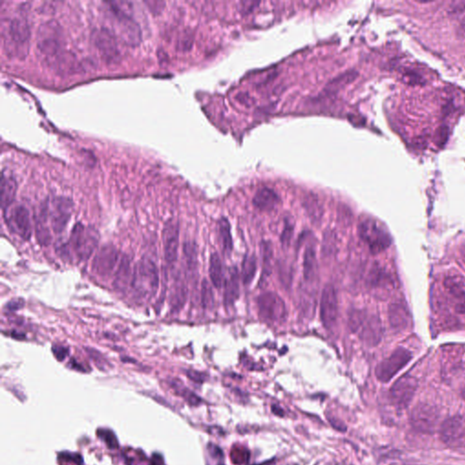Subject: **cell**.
Instances as JSON below:
<instances>
[{
  "mask_svg": "<svg viewBox=\"0 0 465 465\" xmlns=\"http://www.w3.org/2000/svg\"><path fill=\"white\" fill-rule=\"evenodd\" d=\"M351 332L368 346H376L382 338V325L380 318L362 309H351L348 315Z\"/></svg>",
  "mask_w": 465,
  "mask_h": 465,
  "instance_id": "6da1fadb",
  "label": "cell"
},
{
  "mask_svg": "<svg viewBox=\"0 0 465 465\" xmlns=\"http://www.w3.org/2000/svg\"><path fill=\"white\" fill-rule=\"evenodd\" d=\"M159 280V271L155 262L144 257L135 267L131 286L139 297L145 299L156 294Z\"/></svg>",
  "mask_w": 465,
  "mask_h": 465,
  "instance_id": "7a4b0ae2",
  "label": "cell"
},
{
  "mask_svg": "<svg viewBox=\"0 0 465 465\" xmlns=\"http://www.w3.org/2000/svg\"><path fill=\"white\" fill-rule=\"evenodd\" d=\"M111 12L117 22V28L123 40L128 46H137L142 40L141 28L131 14V3L123 1L108 2Z\"/></svg>",
  "mask_w": 465,
  "mask_h": 465,
  "instance_id": "3957f363",
  "label": "cell"
},
{
  "mask_svg": "<svg viewBox=\"0 0 465 465\" xmlns=\"http://www.w3.org/2000/svg\"><path fill=\"white\" fill-rule=\"evenodd\" d=\"M358 233L374 255L385 251L392 244V237L387 229L372 217H366L359 223Z\"/></svg>",
  "mask_w": 465,
  "mask_h": 465,
  "instance_id": "277c9868",
  "label": "cell"
},
{
  "mask_svg": "<svg viewBox=\"0 0 465 465\" xmlns=\"http://www.w3.org/2000/svg\"><path fill=\"white\" fill-rule=\"evenodd\" d=\"M37 44L40 54L50 65L65 53L61 30L55 22L45 23L39 28Z\"/></svg>",
  "mask_w": 465,
  "mask_h": 465,
  "instance_id": "5b68a950",
  "label": "cell"
},
{
  "mask_svg": "<svg viewBox=\"0 0 465 465\" xmlns=\"http://www.w3.org/2000/svg\"><path fill=\"white\" fill-rule=\"evenodd\" d=\"M99 232L94 227H85L78 223L71 231L69 238V249L72 250L78 261L89 259L99 242Z\"/></svg>",
  "mask_w": 465,
  "mask_h": 465,
  "instance_id": "8992f818",
  "label": "cell"
},
{
  "mask_svg": "<svg viewBox=\"0 0 465 465\" xmlns=\"http://www.w3.org/2000/svg\"><path fill=\"white\" fill-rule=\"evenodd\" d=\"M413 358V355L408 349L399 347L395 349L392 355L382 361L375 369L377 379L382 382H390L399 372L404 369Z\"/></svg>",
  "mask_w": 465,
  "mask_h": 465,
  "instance_id": "52a82bcc",
  "label": "cell"
},
{
  "mask_svg": "<svg viewBox=\"0 0 465 465\" xmlns=\"http://www.w3.org/2000/svg\"><path fill=\"white\" fill-rule=\"evenodd\" d=\"M259 316L270 323H280L286 318L287 310L283 300L274 292H266L257 298Z\"/></svg>",
  "mask_w": 465,
  "mask_h": 465,
  "instance_id": "ba28073f",
  "label": "cell"
},
{
  "mask_svg": "<svg viewBox=\"0 0 465 465\" xmlns=\"http://www.w3.org/2000/svg\"><path fill=\"white\" fill-rule=\"evenodd\" d=\"M417 387L418 381L416 377L405 374L399 378L389 392L393 405L400 410L406 409L412 403Z\"/></svg>",
  "mask_w": 465,
  "mask_h": 465,
  "instance_id": "9c48e42d",
  "label": "cell"
},
{
  "mask_svg": "<svg viewBox=\"0 0 465 465\" xmlns=\"http://www.w3.org/2000/svg\"><path fill=\"white\" fill-rule=\"evenodd\" d=\"M92 40L100 55L107 64H116L121 59L116 37L108 29H95L92 34Z\"/></svg>",
  "mask_w": 465,
  "mask_h": 465,
  "instance_id": "30bf717a",
  "label": "cell"
},
{
  "mask_svg": "<svg viewBox=\"0 0 465 465\" xmlns=\"http://www.w3.org/2000/svg\"><path fill=\"white\" fill-rule=\"evenodd\" d=\"M9 44L14 54L24 57L28 54L30 41V28L28 23L23 18H14L9 23L7 29Z\"/></svg>",
  "mask_w": 465,
  "mask_h": 465,
  "instance_id": "8fae6325",
  "label": "cell"
},
{
  "mask_svg": "<svg viewBox=\"0 0 465 465\" xmlns=\"http://www.w3.org/2000/svg\"><path fill=\"white\" fill-rule=\"evenodd\" d=\"M439 417L440 414L434 406L427 404H417L411 413V424L418 432L432 433L436 428Z\"/></svg>",
  "mask_w": 465,
  "mask_h": 465,
  "instance_id": "7c38bea8",
  "label": "cell"
},
{
  "mask_svg": "<svg viewBox=\"0 0 465 465\" xmlns=\"http://www.w3.org/2000/svg\"><path fill=\"white\" fill-rule=\"evenodd\" d=\"M441 440L450 448H465V422L460 416L443 421L440 429Z\"/></svg>",
  "mask_w": 465,
  "mask_h": 465,
  "instance_id": "4fadbf2b",
  "label": "cell"
},
{
  "mask_svg": "<svg viewBox=\"0 0 465 465\" xmlns=\"http://www.w3.org/2000/svg\"><path fill=\"white\" fill-rule=\"evenodd\" d=\"M73 212V201L65 196L55 197L48 207V216L51 221L52 230L55 233H60L67 227Z\"/></svg>",
  "mask_w": 465,
  "mask_h": 465,
  "instance_id": "5bb4252c",
  "label": "cell"
},
{
  "mask_svg": "<svg viewBox=\"0 0 465 465\" xmlns=\"http://www.w3.org/2000/svg\"><path fill=\"white\" fill-rule=\"evenodd\" d=\"M338 299L335 288L332 284H326L322 293L320 301V317L323 326L329 329L337 321Z\"/></svg>",
  "mask_w": 465,
  "mask_h": 465,
  "instance_id": "9a60e30c",
  "label": "cell"
},
{
  "mask_svg": "<svg viewBox=\"0 0 465 465\" xmlns=\"http://www.w3.org/2000/svg\"><path fill=\"white\" fill-rule=\"evenodd\" d=\"M119 254L114 245L106 244L103 246L93 262V271L100 277H108L116 268Z\"/></svg>",
  "mask_w": 465,
  "mask_h": 465,
  "instance_id": "2e32d148",
  "label": "cell"
},
{
  "mask_svg": "<svg viewBox=\"0 0 465 465\" xmlns=\"http://www.w3.org/2000/svg\"><path fill=\"white\" fill-rule=\"evenodd\" d=\"M162 237L165 259L167 264L173 265L178 259L179 247V227L178 223L167 222L164 227Z\"/></svg>",
  "mask_w": 465,
  "mask_h": 465,
  "instance_id": "e0dca14e",
  "label": "cell"
},
{
  "mask_svg": "<svg viewBox=\"0 0 465 465\" xmlns=\"http://www.w3.org/2000/svg\"><path fill=\"white\" fill-rule=\"evenodd\" d=\"M8 226L21 238L28 241L31 237L32 227L29 211L24 205H17L11 212L8 219Z\"/></svg>",
  "mask_w": 465,
  "mask_h": 465,
  "instance_id": "ac0fdd59",
  "label": "cell"
},
{
  "mask_svg": "<svg viewBox=\"0 0 465 465\" xmlns=\"http://www.w3.org/2000/svg\"><path fill=\"white\" fill-rule=\"evenodd\" d=\"M388 319L394 331L403 332L410 326L412 317L408 306L404 302L395 301L388 307Z\"/></svg>",
  "mask_w": 465,
  "mask_h": 465,
  "instance_id": "d6986e66",
  "label": "cell"
},
{
  "mask_svg": "<svg viewBox=\"0 0 465 465\" xmlns=\"http://www.w3.org/2000/svg\"><path fill=\"white\" fill-rule=\"evenodd\" d=\"M443 285L454 302L455 310L465 314V278L462 276H449L445 277Z\"/></svg>",
  "mask_w": 465,
  "mask_h": 465,
  "instance_id": "ffe728a7",
  "label": "cell"
},
{
  "mask_svg": "<svg viewBox=\"0 0 465 465\" xmlns=\"http://www.w3.org/2000/svg\"><path fill=\"white\" fill-rule=\"evenodd\" d=\"M280 202V197L275 190L268 187L258 189L253 198V205L261 211H271Z\"/></svg>",
  "mask_w": 465,
  "mask_h": 465,
  "instance_id": "44dd1931",
  "label": "cell"
},
{
  "mask_svg": "<svg viewBox=\"0 0 465 465\" xmlns=\"http://www.w3.org/2000/svg\"><path fill=\"white\" fill-rule=\"evenodd\" d=\"M240 288H239L238 270L236 267H231L229 275L225 282L224 302L227 307L232 306L235 301L238 299Z\"/></svg>",
  "mask_w": 465,
  "mask_h": 465,
  "instance_id": "7402d4cb",
  "label": "cell"
},
{
  "mask_svg": "<svg viewBox=\"0 0 465 465\" xmlns=\"http://www.w3.org/2000/svg\"><path fill=\"white\" fill-rule=\"evenodd\" d=\"M17 185L16 180L10 176L2 175L1 180V206L6 210L13 204L17 194Z\"/></svg>",
  "mask_w": 465,
  "mask_h": 465,
  "instance_id": "603a6c76",
  "label": "cell"
},
{
  "mask_svg": "<svg viewBox=\"0 0 465 465\" xmlns=\"http://www.w3.org/2000/svg\"><path fill=\"white\" fill-rule=\"evenodd\" d=\"M131 273L132 271H131L129 258L128 256H123L119 262V265L117 266L116 275H115L114 286L116 290L118 291L126 290L130 280L132 281L133 276H131Z\"/></svg>",
  "mask_w": 465,
  "mask_h": 465,
  "instance_id": "cb8c5ba5",
  "label": "cell"
},
{
  "mask_svg": "<svg viewBox=\"0 0 465 465\" xmlns=\"http://www.w3.org/2000/svg\"><path fill=\"white\" fill-rule=\"evenodd\" d=\"M303 205L312 223L315 225H319L324 216V208L317 195L314 194H307L304 199Z\"/></svg>",
  "mask_w": 465,
  "mask_h": 465,
  "instance_id": "d4e9b609",
  "label": "cell"
},
{
  "mask_svg": "<svg viewBox=\"0 0 465 465\" xmlns=\"http://www.w3.org/2000/svg\"><path fill=\"white\" fill-rule=\"evenodd\" d=\"M317 271V260H316V249L314 245L308 244L305 248L303 261V273L304 278L307 282H312L316 278Z\"/></svg>",
  "mask_w": 465,
  "mask_h": 465,
  "instance_id": "484cf974",
  "label": "cell"
},
{
  "mask_svg": "<svg viewBox=\"0 0 465 465\" xmlns=\"http://www.w3.org/2000/svg\"><path fill=\"white\" fill-rule=\"evenodd\" d=\"M48 217V206L46 205L39 214V218L36 221V233L39 244L48 245L51 242V235L48 227L46 226V220Z\"/></svg>",
  "mask_w": 465,
  "mask_h": 465,
  "instance_id": "4316f807",
  "label": "cell"
},
{
  "mask_svg": "<svg viewBox=\"0 0 465 465\" xmlns=\"http://www.w3.org/2000/svg\"><path fill=\"white\" fill-rule=\"evenodd\" d=\"M209 277L215 287L219 289L224 283V273L221 258L217 253H213L209 261Z\"/></svg>",
  "mask_w": 465,
  "mask_h": 465,
  "instance_id": "83f0119b",
  "label": "cell"
},
{
  "mask_svg": "<svg viewBox=\"0 0 465 465\" xmlns=\"http://www.w3.org/2000/svg\"><path fill=\"white\" fill-rule=\"evenodd\" d=\"M338 249L337 234L334 230L328 228L323 235L322 244V255L329 258L334 255Z\"/></svg>",
  "mask_w": 465,
  "mask_h": 465,
  "instance_id": "f1b7e54d",
  "label": "cell"
},
{
  "mask_svg": "<svg viewBox=\"0 0 465 465\" xmlns=\"http://www.w3.org/2000/svg\"><path fill=\"white\" fill-rule=\"evenodd\" d=\"M300 310L305 316H313L316 307V295L307 289H302L299 294Z\"/></svg>",
  "mask_w": 465,
  "mask_h": 465,
  "instance_id": "f546056e",
  "label": "cell"
},
{
  "mask_svg": "<svg viewBox=\"0 0 465 465\" xmlns=\"http://www.w3.org/2000/svg\"><path fill=\"white\" fill-rule=\"evenodd\" d=\"M219 234L221 238L222 247L227 254H230L232 249L231 226L227 218L223 217L219 221Z\"/></svg>",
  "mask_w": 465,
  "mask_h": 465,
  "instance_id": "4dcf8cb0",
  "label": "cell"
},
{
  "mask_svg": "<svg viewBox=\"0 0 465 465\" xmlns=\"http://www.w3.org/2000/svg\"><path fill=\"white\" fill-rule=\"evenodd\" d=\"M256 259L254 255H245L242 263V281L245 285L252 282L256 273Z\"/></svg>",
  "mask_w": 465,
  "mask_h": 465,
  "instance_id": "1f68e13d",
  "label": "cell"
},
{
  "mask_svg": "<svg viewBox=\"0 0 465 465\" xmlns=\"http://www.w3.org/2000/svg\"><path fill=\"white\" fill-rule=\"evenodd\" d=\"M187 295L186 286L182 282H178L174 285L172 292L171 305L173 310H179L183 307Z\"/></svg>",
  "mask_w": 465,
  "mask_h": 465,
  "instance_id": "d6a6232c",
  "label": "cell"
},
{
  "mask_svg": "<svg viewBox=\"0 0 465 465\" xmlns=\"http://www.w3.org/2000/svg\"><path fill=\"white\" fill-rule=\"evenodd\" d=\"M261 255L263 262V274L268 277L272 271V261L274 257V251L270 242L263 241L261 243Z\"/></svg>",
  "mask_w": 465,
  "mask_h": 465,
  "instance_id": "836d02e7",
  "label": "cell"
},
{
  "mask_svg": "<svg viewBox=\"0 0 465 465\" xmlns=\"http://www.w3.org/2000/svg\"><path fill=\"white\" fill-rule=\"evenodd\" d=\"M184 255L190 271H195L197 267V245L194 242H186L184 244Z\"/></svg>",
  "mask_w": 465,
  "mask_h": 465,
  "instance_id": "e575fe53",
  "label": "cell"
},
{
  "mask_svg": "<svg viewBox=\"0 0 465 465\" xmlns=\"http://www.w3.org/2000/svg\"><path fill=\"white\" fill-rule=\"evenodd\" d=\"M214 301L215 300H214L213 289L211 287L210 283L205 279L202 282V287H201L202 305L205 309H210L211 307L214 305Z\"/></svg>",
  "mask_w": 465,
  "mask_h": 465,
  "instance_id": "d590c367",
  "label": "cell"
},
{
  "mask_svg": "<svg viewBox=\"0 0 465 465\" xmlns=\"http://www.w3.org/2000/svg\"><path fill=\"white\" fill-rule=\"evenodd\" d=\"M96 433L100 440H102L108 448L111 450L118 448V440L113 431L105 428H99Z\"/></svg>",
  "mask_w": 465,
  "mask_h": 465,
  "instance_id": "8d00e7d4",
  "label": "cell"
},
{
  "mask_svg": "<svg viewBox=\"0 0 465 465\" xmlns=\"http://www.w3.org/2000/svg\"><path fill=\"white\" fill-rule=\"evenodd\" d=\"M388 279L389 278H388L387 275L385 274V272L376 266V267H373L369 274L368 283L372 286L376 287V286L382 285L383 283H386Z\"/></svg>",
  "mask_w": 465,
  "mask_h": 465,
  "instance_id": "74e56055",
  "label": "cell"
},
{
  "mask_svg": "<svg viewBox=\"0 0 465 465\" xmlns=\"http://www.w3.org/2000/svg\"><path fill=\"white\" fill-rule=\"evenodd\" d=\"M172 386L175 388L177 392L180 393V395L183 396L184 398L186 399L188 402V404L191 405H198L201 403V399L196 394H194L193 392L188 390L187 388L184 387L183 383L181 384L180 382L174 381Z\"/></svg>",
  "mask_w": 465,
  "mask_h": 465,
  "instance_id": "f35d334b",
  "label": "cell"
},
{
  "mask_svg": "<svg viewBox=\"0 0 465 465\" xmlns=\"http://www.w3.org/2000/svg\"><path fill=\"white\" fill-rule=\"evenodd\" d=\"M231 459L234 465H244L249 459V453L245 449L235 447L232 450Z\"/></svg>",
  "mask_w": 465,
  "mask_h": 465,
  "instance_id": "ab89813d",
  "label": "cell"
},
{
  "mask_svg": "<svg viewBox=\"0 0 465 465\" xmlns=\"http://www.w3.org/2000/svg\"><path fill=\"white\" fill-rule=\"evenodd\" d=\"M278 273H279V278L281 280L282 285L285 286V288H290L291 282H292V271H291V269L286 266V264L279 263Z\"/></svg>",
  "mask_w": 465,
  "mask_h": 465,
  "instance_id": "60d3db41",
  "label": "cell"
},
{
  "mask_svg": "<svg viewBox=\"0 0 465 465\" xmlns=\"http://www.w3.org/2000/svg\"><path fill=\"white\" fill-rule=\"evenodd\" d=\"M357 77V72H355V71H350V72H346L339 76L336 78H334L332 80V82H330L329 85L332 87V88H337V87H342V86H344V85H347V84L352 82L355 78Z\"/></svg>",
  "mask_w": 465,
  "mask_h": 465,
  "instance_id": "b9f144b4",
  "label": "cell"
},
{
  "mask_svg": "<svg viewBox=\"0 0 465 465\" xmlns=\"http://www.w3.org/2000/svg\"><path fill=\"white\" fill-rule=\"evenodd\" d=\"M294 233V226L289 221L285 222L282 233H281V243L283 246H288L291 242V239Z\"/></svg>",
  "mask_w": 465,
  "mask_h": 465,
  "instance_id": "7bdbcfd3",
  "label": "cell"
},
{
  "mask_svg": "<svg viewBox=\"0 0 465 465\" xmlns=\"http://www.w3.org/2000/svg\"><path fill=\"white\" fill-rule=\"evenodd\" d=\"M449 138V128L446 126H442L438 128L435 135V142L438 146L442 147L446 144Z\"/></svg>",
  "mask_w": 465,
  "mask_h": 465,
  "instance_id": "ee69618b",
  "label": "cell"
},
{
  "mask_svg": "<svg viewBox=\"0 0 465 465\" xmlns=\"http://www.w3.org/2000/svg\"><path fill=\"white\" fill-rule=\"evenodd\" d=\"M59 458H60V459L65 460V461H67V462H73V463L76 464V465H83V458H82V456H81L80 454H72V453L64 452V453L59 454Z\"/></svg>",
  "mask_w": 465,
  "mask_h": 465,
  "instance_id": "f6af8a7d",
  "label": "cell"
},
{
  "mask_svg": "<svg viewBox=\"0 0 465 465\" xmlns=\"http://www.w3.org/2000/svg\"><path fill=\"white\" fill-rule=\"evenodd\" d=\"M52 351H53V354L55 355V358L57 360L60 361V362L65 360L67 358L68 354H69V350L67 347L61 346V345L53 346Z\"/></svg>",
  "mask_w": 465,
  "mask_h": 465,
  "instance_id": "bcb514c9",
  "label": "cell"
},
{
  "mask_svg": "<svg viewBox=\"0 0 465 465\" xmlns=\"http://www.w3.org/2000/svg\"><path fill=\"white\" fill-rule=\"evenodd\" d=\"M207 449H208V452H209L211 456L214 459H222L224 457L223 451L217 445H215L213 443H209L207 445Z\"/></svg>",
  "mask_w": 465,
  "mask_h": 465,
  "instance_id": "7dc6e473",
  "label": "cell"
},
{
  "mask_svg": "<svg viewBox=\"0 0 465 465\" xmlns=\"http://www.w3.org/2000/svg\"><path fill=\"white\" fill-rule=\"evenodd\" d=\"M327 419L334 429H336L340 432H345L346 431V426L343 424V421L338 420L337 418H334L332 416H331V417L327 416Z\"/></svg>",
  "mask_w": 465,
  "mask_h": 465,
  "instance_id": "c3c4849f",
  "label": "cell"
},
{
  "mask_svg": "<svg viewBox=\"0 0 465 465\" xmlns=\"http://www.w3.org/2000/svg\"><path fill=\"white\" fill-rule=\"evenodd\" d=\"M186 374H187V376H188L192 381H194V382L202 383V382L205 381V375H204L203 373L199 372L190 370V371L186 372Z\"/></svg>",
  "mask_w": 465,
  "mask_h": 465,
  "instance_id": "681fc988",
  "label": "cell"
},
{
  "mask_svg": "<svg viewBox=\"0 0 465 465\" xmlns=\"http://www.w3.org/2000/svg\"><path fill=\"white\" fill-rule=\"evenodd\" d=\"M24 305L23 300H13L10 301L8 304H6V310L9 312H14V311L19 310L21 309Z\"/></svg>",
  "mask_w": 465,
  "mask_h": 465,
  "instance_id": "f907efd6",
  "label": "cell"
},
{
  "mask_svg": "<svg viewBox=\"0 0 465 465\" xmlns=\"http://www.w3.org/2000/svg\"><path fill=\"white\" fill-rule=\"evenodd\" d=\"M452 9L454 12H462L465 10V1H458V2H454L452 5Z\"/></svg>",
  "mask_w": 465,
  "mask_h": 465,
  "instance_id": "816d5d0a",
  "label": "cell"
},
{
  "mask_svg": "<svg viewBox=\"0 0 465 465\" xmlns=\"http://www.w3.org/2000/svg\"><path fill=\"white\" fill-rule=\"evenodd\" d=\"M272 412H273L276 416H281V417H282L283 415H284L283 411H282L279 406H277V405H273V406H272Z\"/></svg>",
  "mask_w": 465,
  "mask_h": 465,
  "instance_id": "f5cc1de1",
  "label": "cell"
},
{
  "mask_svg": "<svg viewBox=\"0 0 465 465\" xmlns=\"http://www.w3.org/2000/svg\"><path fill=\"white\" fill-rule=\"evenodd\" d=\"M461 396H462V398L464 399V400L465 401V387L464 388L463 390H462V392H461Z\"/></svg>",
  "mask_w": 465,
  "mask_h": 465,
  "instance_id": "db71d44e",
  "label": "cell"
},
{
  "mask_svg": "<svg viewBox=\"0 0 465 465\" xmlns=\"http://www.w3.org/2000/svg\"><path fill=\"white\" fill-rule=\"evenodd\" d=\"M463 259H464V261H465V251L464 252V253H463Z\"/></svg>",
  "mask_w": 465,
  "mask_h": 465,
  "instance_id": "11a10c76",
  "label": "cell"
},
{
  "mask_svg": "<svg viewBox=\"0 0 465 465\" xmlns=\"http://www.w3.org/2000/svg\"></svg>",
  "mask_w": 465,
  "mask_h": 465,
  "instance_id": "9f6ffc18",
  "label": "cell"
}]
</instances>
